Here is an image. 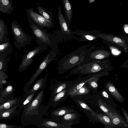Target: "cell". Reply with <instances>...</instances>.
Segmentation results:
<instances>
[{
  "instance_id": "30bf717a",
  "label": "cell",
  "mask_w": 128,
  "mask_h": 128,
  "mask_svg": "<svg viewBox=\"0 0 128 128\" xmlns=\"http://www.w3.org/2000/svg\"><path fill=\"white\" fill-rule=\"evenodd\" d=\"M34 9L33 8H30L26 10L28 22L33 23L42 28L50 29L53 28L54 25L53 22L34 12Z\"/></svg>"
},
{
  "instance_id": "8992f818",
  "label": "cell",
  "mask_w": 128,
  "mask_h": 128,
  "mask_svg": "<svg viewBox=\"0 0 128 128\" xmlns=\"http://www.w3.org/2000/svg\"><path fill=\"white\" fill-rule=\"evenodd\" d=\"M11 28L14 36L13 43L15 47L20 50L26 45L31 44L32 38L26 34L16 20L12 22Z\"/></svg>"
},
{
  "instance_id": "ab89813d",
  "label": "cell",
  "mask_w": 128,
  "mask_h": 128,
  "mask_svg": "<svg viewBox=\"0 0 128 128\" xmlns=\"http://www.w3.org/2000/svg\"><path fill=\"white\" fill-rule=\"evenodd\" d=\"M123 29L124 32L128 34V24H124L123 27Z\"/></svg>"
},
{
  "instance_id": "d6a6232c",
  "label": "cell",
  "mask_w": 128,
  "mask_h": 128,
  "mask_svg": "<svg viewBox=\"0 0 128 128\" xmlns=\"http://www.w3.org/2000/svg\"><path fill=\"white\" fill-rule=\"evenodd\" d=\"M90 92V90L84 84L70 97H74L81 95L87 94Z\"/></svg>"
},
{
  "instance_id": "277c9868",
  "label": "cell",
  "mask_w": 128,
  "mask_h": 128,
  "mask_svg": "<svg viewBox=\"0 0 128 128\" xmlns=\"http://www.w3.org/2000/svg\"><path fill=\"white\" fill-rule=\"evenodd\" d=\"M32 30V34L38 46L46 45L52 48L57 45V42L53 34L48 33L46 29H44L34 24L29 22Z\"/></svg>"
},
{
  "instance_id": "4dcf8cb0",
  "label": "cell",
  "mask_w": 128,
  "mask_h": 128,
  "mask_svg": "<svg viewBox=\"0 0 128 128\" xmlns=\"http://www.w3.org/2000/svg\"><path fill=\"white\" fill-rule=\"evenodd\" d=\"M14 90L13 86L10 84H9L0 93V97L4 99L6 98L7 96L12 94Z\"/></svg>"
},
{
  "instance_id": "484cf974",
  "label": "cell",
  "mask_w": 128,
  "mask_h": 128,
  "mask_svg": "<svg viewBox=\"0 0 128 128\" xmlns=\"http://www.w3.org/2000/svg\"><path fill=\"white\" fill-rule=\"evenodd\" d=\"M38 10L39 14L46 19L53 23L54 18L52 12L50 9V11H48L45 8L41 6L39 3H37Z\"/></svg>"
},
{
  "instance_id": "603a6c76",
  "label": "cell",
  "mask_w": 128,
  "mask_h": 128,
  "mask_svg": "<svg viewBox=\"0 0 128 128\" xmlns=\"http://www.w3.org/2000/svg\"><path fill=\"white\" fill-rule=\"evenodd\" d=\"M8 29L4 20L0 18V44L10 42Z\"/></svg>"
},
{
  "instance_id": "4316f807",
  "label": "cell",
  "mask_w": 128,
  "mask_h": 128,
  "mask_svg": "<svg viewBox=\"0 0 128 128\" xmlns=\"http://www.w3.org/2000/svg\"><path fill=\"white\" fill-rule=\"evenodd\" d=\"M36 92H34L30 93H25L24 98L18 108L19 109L18 110L20 112L21 111L26 105L32 100Z\"/></svg>"
},
{
  "instance_id": "3957f363",
  "label": "cell",
  "mask_w": 128,
  "mask_h": 128,
  "mask_svg": "<svg viewBox=\"0 0 128 128\" xmlns=\"http://www.w3.org/2000/svg\"><path fill=\"white\" fill-rule=\"evenodd\" d=\"M112 68L113 67L109 60H97L80 64L72 68L70 74H78L79 76L90 75L103 70L110 72Z\"/></svg>"
},
{
  "instance_id": "6da1fadb",
  "label": "cell",
  "mask_w": 128,
  "mask_h": 128,
  "mask_svg": "<svg viewBox=\"0 0 128 128\" xmlns=\"http://www.w3.org/2000/svg\"><path fill=\"white\" fill-rule=\"evenodd\" d=\"M44 89L41 90L36 96L25 106L21 116V123L24 126L34 125L46 114L51 106L50 102L42 104L44 99Z\"/></svg>"
},
{
  "instance_id": "d4e9b609",
  "label": "cell",
  "mask_w": 128,
  "mask_h": 128,
  "mask_svg": "<svg viewBox=\"0 0 128 128\" xmlns=\"http://www.w3.org/2000/svg\"><path fill=\"white\" fill-rule=\"evenodd\" d=\"M18 106H15L9 109L0 112V119H10L17 114H18L20 112L17 109Z\"/></svg>"
},
{
  "instance_id": "b9f144b4",
  "label": "cell",
  "mask_w": 128,
  "mask_h": 128,
  "mask_svg": "<svg viewBox=\"0 0 128 128\" xmlns=\"http://www.w3.org/2000/svg\"><path fill=\"white\" fill-rule=\"evenodd\" d=\"M104 128H114V127L112 126H108V125L105 126H104Z\"/></svg>"
},
{
  "instance_id": "83f0119b",
  "label": "cell",
  "mask_w": 128,
  "mask_h": 128,
  "mask_svg": "<svg viewBox=\"0 0 128 128\" xmlns=\"http://www.w3.org/2000/svg\"><path fill=\"white\" fill-rule=\"evenodd\" d=\"M10 56L8 55L0 56V70L8 72V65L7 63L10 62Z\"/></svg>"
},
{
  "instance_id": "e575fe53",
  "label": "cell",
  "mask_w": 128,
  "mask_h": 128,
  "mask_svg": "<svg viewBox=\"0 0 128 128\" xmlns=\"http://www.w3.org/2000/svg\"><path fill=\"white\" fill-rule=\"evenodd\" d=\"M101 77H98L95 78L90 81L87 83L89 86L91 88L94 89H96L98 87L97 82Z\"/></svg>"
},
{
  "instance_id": "7402d4cb",
  "label": "cell",
  "mask_w": 128,
  "mask_h": 128,
  "mask_svg": "<svg viewBox=\"0 0 128 128\" xmlns=\"http://www.w3.org/2000/svg\"><path fill=\"white\" fill-rule=\"evenodd\" d=\"M65 17L67 25L70 27L72 16V8L71 4L69 0H62Z\"/></svg>"
},
{
  "instance_id": "cb8c5ba5",
  "label": "cell",
  "mask_w": 128,
  "mask_h": 128,
  "mask_svg": "<svg viewBox=\"0 0 128 128\" xmlns=\"http://www.w3.org/2000/svg\"><path fill=\"white\" fill-rule=\"evenodd\" d=\"M14 11L12 0H0V12L2 13L11 14Z\"/></svg>"
},
{
  "instance_id": "d590c367",
  "label": "cell",
  "mask_w": 128,
  "mask_h": 128,
  "mask_svg": "<svg viewBox=\"0 0 128 128\" xmlns=\"http://www.w3.org/2000/svg\"><path fill=\"white\" fill-rule=\"evenodd\" d=\"M20 126L9 124L4 123H0V128H22Z\"/></svg>"
},
{
  "instance_id": "4fadbf2b",
  "label": "cell",
  "mask_w": 128,
  "mask_h": 128,
  "mask_svg": "<svg viewBox=\"0 0 128 128\" xmlns=\"http://www.w3.org/2000/svg\"><path fill=\"white\" fill-rule=\"evenodd\" d=\"M108 71L107 70H103L96 73L90 74L86 77V79L79 82H75L68 90V96L70 97L78 90L80 88L86 83L93 79L98 77H102L108 76Z\"/></svg>"
},
{
  "instance_id": "ffe728a7",
  "label": "cell",
  "mask_w": 128,
  "mask_h": 128,
  "mask_svg": "<svg viewBox=\"0 0 128 128\" xmlns=\"http://www.w3.org/2000/svg\"><path fill=\"white\" fill-rule=\"evenodd\" d=\"M70 82V81L62 82L60 81L51 86L50 88L52 91L51 97L53 96L64 89L67 88Z\"/></svg>"
},
{
  "instance_id": "7bdbcfd3",
  "label": "cell",
  "mask_w": 128,
  "mask_h": 128,
  "mask_svg": "<svg viewBox=\"0 0 128 128\" xmlns=\"http://www.w3.org/2000/svg\"><path fill=\"white\" fill-rule=\"evenodd\" d=\"M2 55V54H1V53L0 52V56H1V55Z\"/></svg>"
},
{
  "instance_id": "7c38bea8",
  "label": "cell",
  "mask_w": 128,
  "mask_h": 128,
  "mask_svg": "<svg viewBox=\"0 0 128 128\" xmlns=\"http://www.w3.org/2000/svg\"><path fill=\"white\" fill-rule=\"evenodd\" d=\"M100 31L96 30L90 31L76 29L72 31V33L79 36L78 41L80 42L96 41L99 38L98 35Z\"/></svg>"
},
{
  "instance_id": "7a4b0ae2",
  "label": "cell",
  "mask_w": 128,
  "mask_h": 128,
  "mask_svg": "<svg viewBox=\"0 0 128 128\" xmlns=\"http://www.w3.org/2000/svg\"><path fill=\"white\" fill-rule=\"evenodd\" d=\"M95 47L91 44L84 45L65 56L58 62V74H62L84 62L88 55Z\"/></svg>"
},
{
  "instance_id": "74e56055",
  "label": "cell",
  "mask_w": 128,
  "mask_h": 128,
  "mask_svg": "<svg viewBox=\"0 0 128 128\" xmlns=\"http://www.w3.org/2000/svg\"><path fill=\"white\" fill-rule=\"evenodd\" d=\"M122 113L124 116L127 121V122H128V115L125 110L124 108L121 109Z\"/></svg>"
},
{
  "instance_id": "60d3db41",
  "label": "cell",
  "mask_w": 128,
  "mask_h": 128,
  "mask_svg": "<svg viewBox=\"0 0 128 128\" xmlns=\"http://www.w3.org/2000/svg\"><path fill=\"white\" fill-rule=\"evenodd\" d=\"M6 101V100L0 97V105Z\"/></svg>"
},
{
  "instance_id": "5bb4252c",
  "label": "cell",
  "mask_w": 128,
  "mask_h": 128,
  "mask_svg": "<svg viewBox=\"0 0 128 128\" xmlns=\"http://www.w3.org/2000/svg\"><path fill=\"white\" fill-rule=\"evenodd\" d=\"M78 117V114L74 112L52 119L60 124L72 127L70 126L76 123Z\"/></svg>"
},
{
  "instance_id": "9c48e42d",
  "label": "cell",
  "mask_w": 128,
  "mask_h": 128,
  "mask_svg": "<svg viewBox=\"0 0 128 128\" xmlns=\"http://www.w3.org/2000/svg\"><path fill=\"white\" fill-rule=\"evenodd\" d=\"M48 46L46 45H40L34 48L27 53L24 54L22 57L21 62L18 66L19 72L26 70L34 61V58L38 56L46 50Z\"/></svg>"
},
{
  "instance_id": "e0dca14e",
  "label": "cell",
  "mask_w": 128,
  "mask_h": 128,
  "mask_svg": "<svg viewBox=\"0 0 128 128\" xmlns=\"http://www.w3.org/2000/svg\"><path fill=\"white\" fill-rule=\"evenodd\" d=\"M48 73H48L46 74L44 77L38 80L32 85L31 88L28 89L25 92L26 93H30L44 89Z\"/></svg>"
},
{
  "instance_id": "1f68e13d",
  "label": "cell",
  "mask_w": 128,
  "mask_h": 128,
  "mask_svg": "<svg viewBox=\"0 0 128 128\" xmlns=\"http://www.w3.org/2000/svg\"><path fill=\"white\" fill-rule=\"evenodd\" d=\"M71 98L83 108L90 111L94 116H95L96 114L84 102L78 99L75 97H71Z\"/></svg>"
},
{
  "instance_id": "52a82bcc",
  "label": "cell",
  "mask_w": 128,
  "mask_h": 128,
  "mask_svg": "<svg viewBox=\"0 0 128 128\" xmlns=\"http://www.w3.org/2000/svg\"><path fill=\"white\" fill-rule=\"evenodd\" d=\"M98 36L102 40L104 43L114 46L125 53H127L128 37L127 36L124 34L118 35L100 32Z\"/></svg>"
},
{
  "instance_id": "2e32d148",
  "label": "cell",
  "mask_w": 128,
  "mask_h": 128,
  "mask_svg": "<svg viewBox=\"0 0 128 128\" xmlns=\"http://www.w3.org/2000/svg\"><path fill=\"white\" fill-rule=\"evenodd\" d=\"M68 91L66 88L51 97L49 101L51 106L55 107L60 103L65 100L68 96Z\"/></svg>"
},
{
  "instance_id": "d6986e66",
  "label": "cell",
  "mask_w": 128,
  "mask_h": 128,
  "mask_svg": "<svg viewBox=\"0 0 128 128\" xmlns=\"http://www.w3.org/2000/svg\"><path fill=\"white\" fill-rule=\"evenodd\" d=\"M74 112L75 110L72 108L64 106L53 110L50 113V116L52 119H54L66 114Z\"/></svg>"
},
{
  "instance_id": "836d02e7",
  "label": "cell",
  "mask_w": 128,
  "mask_h": 128,
  "mask_svg": "<svg viewBox=\"0 0 128 128\" xmlns=\"http://www.w3.org/2000/svg\"><path fill=\"white\" fill-rule=\"evenodd\" d=\"M98 102L100 108L110 118L112 112L108 108L107 106H106L105 104L104 105L100 100L98 101Z\"/></svg>"
},
{
  "instance_id": "8d00e7d4",
  "label": "cell",
  "mask_w": 128,
  "mask_h": 128,
  "mask_svg": "<svg viewBox=\"0 0 128 128\" xmlns=\"http://www.w3.org/2000/svg\"><path fill=\"white\" fill-rule=\"evenodd\" d=\"M8 77V75L4 72L0 70V82L4 80Z\"/></svg>"
},
{
  "instance_id": "8fae6325",
  "label": "cell",
  "mask_w": 128,
  "mask_h": 128,
  "mask_svg": "<svg viewBox=\"0 0 128 128\" xmlns=\"http://www.w3.org/2000/svg\"><path fill=\"white\" fill-rule=\"evenodd\" d=\"M111 54L110 51L106 48L102 47L96 49L95 47L88 55L83 63L108 59Z\"/></svg>"
},
{
  "instance_id": "ac0fdd59",
  "label": "cell",
  "mask_w": 128,
  "mask_h": 128,
  "mask_svg": "<svg viewBox=\"0 0 128 128\" xmlns=\"http://www.w3.org/2000/svg\"><path fill=\"white\" fill-rule=\"evenodd\" d=\"M23 98L19 97L6 101L0 105V112L9 109L15 106H19Z\"/></svg>"
},
{
  "instance_id": "f35d334b",
  "label": "cell",
  "mask_w": 128,
  "mask_h": 128,
  "mask_svg": "<svg viewBox=\"0 0 128 128\" xmlns=\"http://www.w3.org/2000/svg\"><path fill=\"white\" fill-rule=\"evenodd\" d=\"M102 96L108 99H110L109 96L106 92L105 90H103L102 92Z\"/></svg>"
},
{
  "instance_id": "9a60e30c",
  "label": "cell",
  "mask_w": 128,
  "mask_h": 128,
  "mask_svg": "<svg viewBox=\"0 0 128 128\" xmlns=\"http://www.w3.org/2000/svg\"><path fill=\"white\" fill-rule=\"evenodd\" d=\"M34 125L39 128H70L60 124L54 120L52 119L48 120L41 118L36 121Z\"/></svg>"
},
{
  "instance_id": "5b68a950",
  "label": "cell",
  "mask_w": 128,
  "mask_h": 128,
  "mask_svg": "<svg viewBox=\"0 0 128 128\" xmlns=\"http://www.w3.org/2000/svg\"><path fill=\"white\" fill-rule=\"evenodd\" d=\"M60 54V51L57 45L52 48L41 62L36 72L25 84L23 88L24 92L29 88L38 76L46 68L49 64L53 61L57 60V56Z\"/></svg>"
},
{
  "instance_id": "ba28073f",
  "label": "cell",
  "mask_w": 128,
  "mask_h": 128,
  "mask_svg": "<svg viewBox=\"0 0 128 128\" xmlns=\"http://www.w3.org/2000/svg\"><path fill=\"white\" fill-rule=\"evenodd\" d=\"M58 16L60 30L54 31V34L56 36H57L66 42L67 40L71 41L72 39L78 41V38L74 35L70 27L68 26L63 15L60 5L58 6Z\"/></svg>"
},
{
  "instance_id": "44dd1931",
  "label": "cell",
  "mask_w": 128,
  "mask_h": 128,
  "mask_svg": "<svg viewBox=\"0 0 128 128\" xmlns=\"http://www.w3.org/2000/svg\"><path fill=\"white\" fill-rule=\"evenodd\" d=\"M105 86L109 93L116 100L120 102H124V99L123 97L112 82H107Z\"/></svg>"
},
{
  "instance_id": "f1b7e54d",
  "label": "cell",
  "mask_w": 128,
  "mask_h": 128,
  "mask_svg": "<svg viewBox=\"0 0 128 128\" xmlns=\"http://www.w3.org/2000/svg\"><path fill=\"white\" fill-rule=\"evenodd\" d=\"M94 117L102 124L106 125H108L114 127H116L110 118L107 116L99 114H96Z\"/></svg>"
},
{
  "instance_id": "f546056e",
  "label": "cell",
  "mask_w": 128,
  "mask_h": 128,
  "mask_svg": "<svg viewBox=\"0 0 128 128\" xmlns=\"http://www.w3.org/2000/svg\"><path fill=\"white\" fill-rule=\"evenodd\" d=\"M12 44L10 42L0 44V52L2 55H8L12 52Z\"/></svg>"
}]
</instances>
